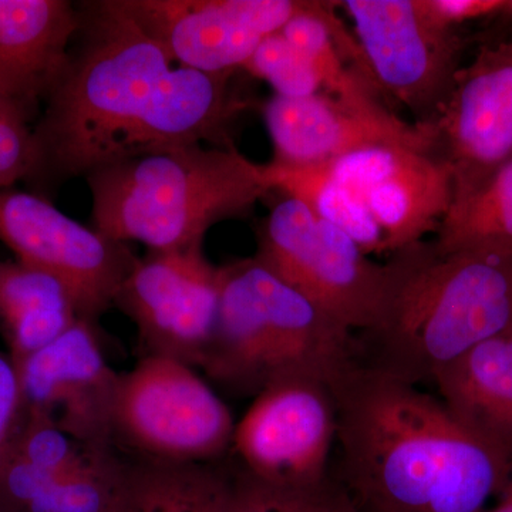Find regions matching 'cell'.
Masks as SVG:
<instances>
[{
	"label": "cell",
	"instance_id": "obj_1",
	"mask_svg": "<svg viewBox=\"0 0 512 512\" xmlns=\"http://www.w3.org/2000/svg\"><path fill=\"white\" fill-rule=\"evenodd\" d=\"M340 474L362 510L485 512L511 461L419 386L359 365L335 386Z\"/></svg>",
	"mask_w": 512,
	"mask_h": 512
},
{
	"label": "cell",
	"instance_id": "obj_2",
	"mask_svg": "<svg viewBox=\"0 0 512 512\" xmlns=\"http://www.w3.org/2000/svg\"><path fill=\"white\" fill-rule=\"evenodd\" d=\"M69 60L32 127L25 183L50 200L62 185L136 156L158 87L173 69L120 0L79 3Z\"/></svg>",
	"mask_w": 512,
	"mask_h": 512
},
{
	"label": "cell",
	"instance_id": "obj_3",
	"mask_svg": "<svg viewBox=\"0 0 512 512\" xmlns=\"http://www.w3.org/2000/svg\"><path fill=\"white\" fill-rule=\"evenodd\" d=\"M387 261L392 284L382 315L359 339L363 365L420 387L512 326V256L440 252L423 241Z\"/></svg>",
	"mask_w": 512,
	"mask_h": 512
},
{
	"label": "cell",
	"instance_id": "obj_4",
	"mask_svg": "<svg viewBox=\"0 0 512 512\" xmlns=\"http://www.w3.org/2000/svg\"><path fill=\"white\" fill-rule=\"evenodd\" d=\"M86 181L93 228L148 251L201 247L218 222L276 191L269 164L249 160L235 146L154 151L99 168Z\"/></svg>",
	"mask_w": 512,
	"mask_h": 512
},
{
	"label": "cell",
	"instance_id": "obj_5",
	"mask_svg": "<svg viewBox=\"0 0 512 512\" xmlns=\"http://www.w3.org/2000/svg\"><path fill=\"white\" fill-rule=\"evenodd\" d=\"M220 308L201 369L237 396L289 379L335 387L362 363L355 332L255 258L220 266Z\"/></svg>",
	"mask_w": 512,
	"mask_h": 512
},
{
	"label": "cell",
	"instance_id": "obj_6",
	"mask_svg": "<svg viewBox=\"0 0 512 512\" xmlns=\"http://www.w3.org/2000/svg\"><path fill=\"white\" fill-rule=\"evenodd\" d=\"M254 258L355 333L376 325L392 284L389 261H373L342 229L286 195L262 222Z\"/></svg>",
	"mask_w": 512,
	"mask_h": 512
},
{
	"label": "cell",
	"instance_id": "obj_7",
	"mask_svg": "<svg viewBox=\"0 0 512 512\" xmlns=\"http://www.w3.org/2000/svg\"><path fill=\"white\" fill-rule=\"evenodd\" d=\"M227 404L191 366L143 356L120 375L114 407L117 446L137 460L212 463L232 446Z\"/></svg>",
	"mask_w": 512,
	"mask_h": 512
},
{
	"label": "cell",
	"instance_id": "obj_8",
	"mask_svg": "<svg viewBox=\"0 0 512 512\" xmlns=\"http://www.w3.org/2000/svg\"><path fill=\"white\" fill-rule=\"evenodd\" d=\"M367 70L377 89L433 123L461 67L463 40L430 0H346Z\"/></svg>",
	"mask_w": 512,
	"mask_h": 512
},
{
	"label": "cell",
	"instance_id": "obj_9",
	"mask_svg": "<svg viewBox=\"0 0 512 512\" xmlns=\"http://www.w3.org/2000/svg\"><path fill=\"white\" fill-rule=\"evenodd\" d=\"M0 242L22 264L66 288L80 318L96 323L116 301L138 259L126 242L67 217L32 191L0 190Z\"/></svg>",
	"mask_w": 512,
	"mask_h": 512
},
{
	"label": "cell",
	"instance_id": "obj_10",
	"mask_svg": "<svg viewBox=\"0 0 512 512\" xmlns=\"http://www.w3.org/2000/svg\"><path fill=\"white\" fill-rule=\"evenodd\" d=\"M338 443L335 387L315 379L272 384L235 423L232 450L241 470L265 483L303 487L330 476Z\"/></svg>",
	"mask_w": 512,
	"mask_h": 512
},
{
	"label": "cell",
	"instance_id": "obj_11",
	"mask_svg": "<svg viewBox=\"0 0 512 512\" xmlns=\"http://www.w3.org/2000/svg\"><path fill=\"white\" fill-rule=\"evenodd\" d=\"M220 266L204 245L148 251L127 276L114 306L136 325L144 356H164L201 367L220 308Z\"/></svg>",
	"mask_w": 512,
	"mask_h": 512
},
{
	"label": "cell",
	"instance_id": "obj_12",
	"mask_svg": "<svg viewBox=\"0 0 512 512\" xmlns=\"http://www.w3.org/2000/svg\"><path fill=\"white\" fill-rule=\"evenodd\" d=\"M328 164L350 201L382 235L387 256L437 234L453 204V170L437 153L380 146Z\"/></svg>",
	"mask_w": 512,
	"mask_h": 512
},
{
	"label": "cell",
	"instance_id": "obj_13",
	"mask_svg": "<svg viewBox=\"0 0 512 512\" xmlns=\"http://www.w3.org/2000/svg\"><path fill=\"white\" fill-rule=\"evenodd\" d=\"M173 63L204 73H234L266 36L281 32L305 0H120Z\"/></svg>",
	"mask_w": 512,
	"mask_h": 512
},
{
	"label": "cell",
	"instance_id": "obj_14",
	"mask_svg": "<svg viewBox=\"0 0 512 512\" xmlns=\"http://www.w3.org/2000/svg\"><path fill=\"white\" fill-rule=\"evenodd\" d=\"M433 124L437 154L453 170V202L512 160V40L488 43L461 64Z\"/></svg>",
	"mask_w": 512,
	"mask_h": 512
},
{
	"label": "cell",
	"instance_id": "obj_15",
	"mask_svg": "<svg viewBox=\"0 0 512 512\" xmlns=\"http://www.w3.org/2000/svg\"><path fill=\"white\" fill-rule=\"evenodd\" d=\"M94 325L77 320L16 367L23 403L28 412L45 417L70 439L86 446L120 448L114 437L120 375L107 365Z\"/></svg>",
	"mask_w": 512,
	"mask_h": 512
},
{
	"label": "cell",
	"instance_id": "obj_16",
	"mask_svg": "<svg viewBox=\"0 0 512 512\" xmlns=\"http://www.w3.org/2000/svg\"><path fill=\"white\" fill-rule=\"evenodd\" d=\"M274 144V163H328L380 146H407L437 153L433 123L402 120L396 113L352 109L325 93L301 99L271 97L262 107Z\"/></svg>",
	"mask_w": 512,
	"mask_h": 512
},
{
	"label": "cell",
	"instance_id": "obj_17",
	"mask_svg": "<svg viewBox=\"0 0 512 512\" xmlns=\"http://www.w3.org/2000/svg\"><path fill=\"white\" fill-rule=\"evenodd\" d=\"M80 26L67 0H0V94L35 121Z\"/></svg>",
	"mask_w": 512,
	"mask_h": 512
},
{
	"label": "cell",
	"instance_id": "obj_18",
	"mask_svg": "<svg viewBox=\"0 0 512 512\" xmlns=\"http://www.w3.org/2000/svg\"><path fill=\"white\" fill-rule=\"evenodd\" d=\"M433 384L454 417L512 463V326L448 363Z\"/></svg>",
	"mask_w": 512,
	"mask_h": 512
},
{
	"label": "cell",
	"instance_id": "obj_19",
	"mask_svg": "<svg viewBox=\"0 0 512 512\" xmlns=\"http://www.w3.org/2000/svg\"><path fill=\"white\" fill-rule=\"evenodd\" d=\"M79 319L72 296L55 278L19 261H0V332L16 367Z\"/></svg>",
	"mask_w": 512,
	"mask_h": 512
},
{
	"label": "cell",
	"instance_id": "obj_20",
	"mask_svg": "<svg viewBox=\"0 0 512 512\" xmlns=\"http://www.w3.org/2000/svg\"><path fill=\"white\" fill-rule=\"evenodd\" d=\"M234 474L212 463L137 460L126 512H232Z\"/></svg>",
	"mask_w": 512,
	"mask_h": 512
},
{
	"label": "cell",
	"instance_id": "obj_21",
	"mask_svg": "<svg viewBox=\"0 0 512 512\" xmlns=\"http://www.w3.org/2000/svg\"><path fill=\"white\" fill-rule=\"evenodd\" d=\"M433 244L440 252L512 256V160L451 204Z\"/></svg>",
	"mask_w": 512,
	"mask_h": 512
},
{
	"label": "cell",
	"instance_id": "obj_22",
	"mask_svg": "<svg viewBox=\"0 0 512 512\" xmlns=\"http://www.w3.org/2000/svg\"><path fill=\"white\" fill-rule=\"evenodd\" d=\"M232 512H362L338 477L289 487L256 480L241 468L234 474Z\"/></svg>",
	"mask_w": 512,
	"mask_h": 512
},
{
	"label": "cell",
	"instance_id": "obj_23",
	"mask_svg": "<svg viewBox=\"0 0 512 512\" xmlns=\"http://www.w3.org/2000/svg\"><path fill=\"white\" fill-rule=\"evenodd\" d=\"M244 70L271 84L275 96L301 99L322 92L311 63L281 32L259 43Z\"/></svg>",
	"mask_w": 512,
	"mask_h": 512
},
{
	"label": "cell",
	"instance_id": "obj_24",
	"mask_svg": "<svg viewBox=\"0 0 512 512\" xmlns=\"http://www.w3.org/2000/svg\"><path fill=\"white\" fill-rule=\"evenodd\" d=\"M32 127L19 117L0 119V190L28 178L32 167Z\"/></svg>",
	"mask_w": 512,
	"mask_h": 512
},
{
	"label": "cell",
	"instance_id": "obj_25",
	"mask_svg": "<svg viewBox=\"0 0 512 512\" xmlns=\"http://www.w3.org/2000/svg\"><path fill=\"white\" fill-rule=\"evenodd\" d=\"M25 416L19 372L9 355L0 352V463Z\"/></svg>",
	"mask_w": 512,
	"mask_h": 512
},
{
	"label": "cell",
	"instance_id": "obj_26",
	"mask_svg": "<svg viewBox=\"0 0 512 512\" xmlns=\"http://www.w3.org/2000/svg\"><path fill=\"white\" fill-rule=\"evenodd\" d=\"M430 3L437 15L453 26H458L466 20L490 15L495 10L503 9L508 5L495 0H430Z\"/></svg>",
	"mask_w": 512,
	"mask_h": 512
},
{
	"label": "cell",
	"instance_id": "obj_27",
	"mask_svg": "<svg viewBox=\"0 0 512 512\" xmlns=\"http://www.w3.org/2000/svg\"><path fill=\"white\" fill-rule=\"evenodd\" d=\"M5 117H19V119L32 123V120L18 106H15L12 101H9L0 94V119H5Z\"/></svg>",
	"mask_w": 512,
	"mask_h": 512
},
{
	"label": "cell",
	"instance_id": "obj_28",
	"mask_svg": "<svg viewBox=\"0 0 512 512\" xmlns=\"http://www.w3.org/2000/svg\"><path fill=\"white\" fill-rule=\"evenodd\" d=\"M485 512H512V467L510 478H508L503 493H501L500 503L495 505L493 510H485Z\"/></svg>",
	"mask_w": 512,
	"mask_h": 512
},
{
	"label": "cell",
	"instance_id": "obj_29",
	"mask_svg": "<svg viewBox=\"0 0 512 512\" xmlns=\"http://www.w3.org/2000/svg\"><path fill=\"white\" fill-rule=\"evenodd\" d=\"M360 511H362V512H372V511L362 510V508H360Z\"/></svg>",
	"mask_w": 512,
	"mask_h": 512
},
{
	"label": "cell",
	"instance_id": "obj_30",
	"mask_svg": "<svg viewBox=\"0 0 512 512\" xmlns=\"http://www.w3.org/2000/svg\"><path fill=\"white\" fill-rule=\"evenodd\" d=\"M126 507H127V504H126ZM126 507H124V510H123V511H121V512H126Z\"/></svg>",
	"mask_w": 512,
	"mask_h": 512
}]
</instances>
